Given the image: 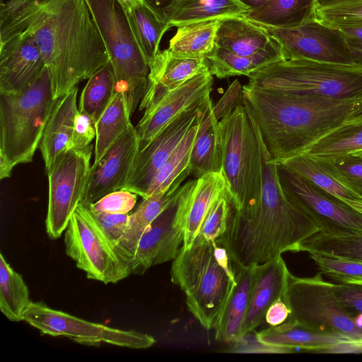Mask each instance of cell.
<instances>
[{"label":"cell","mask_w":362,"mask_h":362,"mask_svg":"<svg viewBox=\"0 0 362 362\" xmlns=\"http://www.w3.org/2000/svg\"><path fill=\"white\" fill-rule=\"evenodd\" d=\"M25 35L37 43L54 98L110 62L86 0H8L0 7V41Z\"/></svg>","instance_id":"cell-1"},{"label":"cell","mask_w":362,"mask_h":362,"mask_svg":"<svg viewBox=\"0 0 362 362\" xmlns=\"http://www.w3.org/2000/svg\"><path fill=\"white\" fill-rule=\"evenodd\" d=\"M261 157V190L256 206L238 213L233 206L227 229L220 243L234 264H259L286 252H300L302 243L320 231L315 222L288 197L255 119ZM233 206V205H232Z\"/></svg>","instance_id":"cell-2"},{"label":"cell","mask_w":362,"mask_h":362,"mask_svg":"<svg viewBox=\"0 0 362 362\" xmlns=\"http://www.w3.org/2000/svg\"><path fill=\"white\" fill-rule=\"evenodd\" d=\"M242 102L276 163L304 153L337 127L362 118V99L335 100L243 86Z\"/></svg>","instance_id":"cell-3"},{"label":"cell","mask_w":362,"mask_h":362,"mask_svg":"<svg viewBox=\"0 0 362 362\" xmlns=\"http://www.w3.org/2000/svg\"><path fill=\"white\" fill-rule=\"evenodd\" d=\"M170 276L185 293L189 313L204 329H214L235 284L234 263L225 246L216 241L181 247Z\"/></svg>","instance_id":"cell-4"},{"label":"cell","mask_w":362,"mask_h":362,"mask_svg":"<svg viewBox=\"0 0 362 362\" xmlns=\"http://www.w3.org/2000/svg\"><path fill=\"white\" fill-rule=\"evenodd\" d=\"M52 85L46 69L26 90L0 93V179L33 160L52 110Z\"/></svg>","instance_id":"cell-5"},{"label":"cell","mask_w":362,"mask_h":362,"mask_svg":"<svg viewBox=\"0 0 362 362\" xmlns=\"http://www.w3.org/2000/svg\"><path fill=\"white\" fill-rule=\"evenodd\" d=\"M221 171L233 209L246 213L257 204L261 157L255 128L243 104L219 121Z\"/></svg>","instance_id":"cell-6"},{"label":"cell","mask_w":362,"mask_h":362,"mask_svg":"<svg viewBox=\"0 0 362 362\" xmlns=\"http://www.w3.org/2000/svg\"><path fill=\"white\" fill-rule=\"evenodd\" d=\"M247 84L335 100L362 99V69L303 59H282L251 74Z\"/></svg>","instance_id":"cell-7"},{"label":"cell","mask_w":362,"mask_h":362,"mask_svg":"<svg viewBox=\"0 0 362 362\" xmlns=\"http://www.w3.org/2000/svg\"><path fill=\"white\" fill-rule=\"evenodd\" d=\"M86 1L107 51L115 77V90L124 95L132 115L146 88L148 64L116 0Z\"/></svg>","instance_id":"cell-8"},{"label":"cell","mask_w":362,"mask_h":362,"mask_svg":"<svg viewBox=\"0 0 362 362\" xmlns=\"http://www.w3.org/2000/svg\"><path fill=\"white\" fill-rule=\"evenodd\" d=\"M322 274L297 277L289 274L285 301L291 313L287 320L353 340L362 339V330L355 326L353 316L337 298L334 284L325 281Z\"/></svg>","instance_id":"cell-9"},{"label":"cell","mask_w":362,"mask_h":362,"mask_svg":"<svg viewBox=\"0 0 362 362\" xmlns=\"http://www.w3.org/2000/svg\"><path fill=\"white\" fill-rule=\"evenodd\" d=\"M66 254L88 279L115 284L132 272L81 203L64 230Z\"/></svg>","instance_id":"cell-10"},{"label":"cell","mask_w":362,"mask_h":362,"mask_svg":"<svg viewBox=\"0 0 362 362\" xmlns=\"http://www.w3.org/2000/svg\"><path fill=\"white\" fill-rule=\"evenodd\" d=\"M23 321L42 334L62 336L89 346L105 343L129 349H145L156 343L154 337L148 334L87 321L40 302L30 303L24 313Z\"/></svg>","instance_id":"cell-11"},{"label":"cell","mask_w":362,"mask_h":362,"mask_svg":"<svg viewBox=\"0 0 362 362\" xmlns=\"http://www.w3.org/2000/svg\"><path fill=\"white\" fill-rule=\"evenodd\" d=\"M93 145L61 153L46 171L49 181L46 231L52 240L61 237L81 203L90 168Z\"/></svg>","instance_id":"cell-12"},{"label":"cell","mask_w":362,"mask_h":362,"mask_svg":"<svg viewBox=\"0 0 362 362\" xmlns=\"http://www.w3.org/2000/svg\"><path fill=\"white\" fill-rule=\"evenodd\" d=\"M278 172L289 199L315 222L320 232L362 233V214L280 163Z\"/></svg>","instance_id":"cell-13"},{"label":"cell","mask_w":362,"mask_h":362,"mask_svg":"<svg viewBox=\"0 0 362 362\" xmlns=\"http://www.w3.org/2000/svg\"><path fill=\"white\" fill-rule=\"evenodd\" d=\"M263 27L279 45L284 59L357 67L342 32L315 16L296 27Z\"/></svg>","instance_id":"cell-14"},{"label":"cell","mask_w":362,"mask_h":362,"mask_svg":"<svg viewBox=\"0 0 362 362\" xmlns=\"http://www.w3.org/2000/svg\"><path fill=\"white\" fill-rule=\"evenodd\" d=\"M209 97L181 112L161 129L144 149L138 151L127 182L122 189L135 193L143 199L146 197L153 177L199 119L203 106Z\"/></svg>","instance_id":"cell-15"},{"label":"cell","mask_w":362,"mask_h":362,"mask_svg":"<svg viewBox=\"0 0 362 362\" xmlns=\"http://www.w3.org/2000/svg\"><path fill=\"white\" fill-rule=\"evenodd\" d=\"M181 186L174 199L147 227L130 262L132 274L142 275L153 266L174 260L183 244V223L178 213Z\"/></svg>","instance_id":"cell-16"},{"label":"cell","mask_w":362,"mask_h":362,"mask_svg":"<svg viewBox=\"0 0 362 362\" xmlns=\"http://www.w3.org/2000/svg\"><path fill=\"white\" fill-rule=\"evenodd\" d=\"M139 151L136 128H129L90 166L81 204L88 206L106 194L124 188Z\"/></svg>","instance_id":"cell-17"},{"label":"cell","mask_w":362,"mask_h":362,"mask_svg":"<svg viewBox=\"0 0 362 362\" xmlns=\"http://www.w3.org/2000/svg\"><path fill=\"white\" fill-rule=\"evenodd\" d=\"M213 75L210 70L191 78L163 97L151 109L144 111L135 127L139 139V151L181 112L193 104L210 96Z\"/></svg>","instance_id":"cell-18"},{"label":"cell","mask_w":362,"mask_h":362,"mask_svg":"<svg viewBox=\"0 0 362 362\" xmlns=\"http://www.w3.org/2000/svg\"><path fill=\"white\" fill-rule=\"evenodd\" d=\"M46 69L42 53L31 37L17 35L0 41V93L24 91Z\"/></svg>","instance_id":"cell-19"},{"label":"cell","mask_w":362,"mask_h":362,"mask_svg":"<svg viewBox=\"0 0 362 362\" xmlns=\"http://www.w3.org/2000/svg\"><path fill=\"white\" fill-rule=\"evenodd\" d=\"M148 66L147 86L139 105L144 111L191 78L210 70L206 58L181 57L168 49L160 51Z\"/></svg>","instance_id":"cell-20"},{"label":"cell","mask_w":362,"mask_h":362,"mask_svg":"<svg viewBox=\"0 0 362 362\" xmlns=\"http://www.w3.org/2000/svg\"><path fill=\"white\" fill-rule=\"evenodd\" d=\"M225 189L226 180L221 170L193 179L181 186L178 212L183 223L182 248L192 247L211 206Z\"/></svg>","instance_id":"cell-21"},{"label":"cell","mask_w":362,"mask_h":362,"mask_svg":"<svg viewBox=\"0 0 362 362\" xmlns=\"http://www.w3.org/2000/svg\"><path fill=\"white\" fill-rule=\"evenodd\" d=\"M290 273L281 255L254 265V284L241 335L252 332L266 322V313L275 300H285Z\"/></svg>","instance_id":"cell-22"},{"label":"cell","mask_w":362,"mask_h":362,"mask_svg":"<svg viewBox=\"0 0 362 362\" xmlns=\"http://www.w3.org/2000/svg\"><path fill=\"white\" fill-rule=\"evenodd\" d=\"M216 46L245 57L281 51L278 43L263 26L250 21L245 16L221 21Z\"/></svg>","instance_id":"cell-23"},{"label":"cell","mask_w":362,"mask_h":362,"mask_svg":"<svg viewBox=\"0 0 362 362\" xmlns=\"http://www.w3.org/2000/svg\"><path fill=\"white\" fill-rule=\"evenodd\" d=\"M77 93L76 86L55 100L39 146L46 171L57 157L69 148L78 112Z\"/></svg>","instance_id":"cell-24"},{"label":"cell","mask_w":362,"mask_h":362,"mask_svg":"<svg viewBox=\"0 0 362 362\" xmlns=\"http://www.w3.org/2000/svg\"><path fill=\"white\" fill-rule=\"evenodd\" d=\"M189 175V168L180 175L168 190L143 199L135 211L129 215L124 234L116 249L119 257L129 269L131 260L141 235L153 221L174 199L178 193L180 184Z\"/></svg>","instance_id":"cell-25"},{"label":"cell","mask_w":362,"mask_h":362,"mask_svg":"<svg viewBox=\"0 0 362 362\" xmlns=\"http://www.w3.org/2000/svg\"><path fill=\"white\" fill-rule=\"evenodd\" d=\"M219 121L209 97L202 110L198 130L190 153V175L196 178L221 170Z\"/></svg>","instance_id":"cell-26"},{"label":"cell","mask_w":362,"mask_h":362,"mask_svg":"<svg viewBox=\"0 0 362 362\" xmlns=\"http://www.w3.org/2000/svg\"><path fill=\"white\" fill-rule=\"evenodd\" d=\"M254 265L234 264L235 284L215 327V339L234 342L241 336L254 284Z\"/></svg>","instance_id":"cell-27"},{"label":"cell","mask_w":362,"mask_h":362,"mask_svg":"<svg viewBox=\"0 0 362 362\" xmlns=\"http://www.w3.org/2000/svg\"><path fill=\"white\" fill-rule=\"evenodd\" d=\"M256 338L261 343L287 349L290 353L296 349L317 353L325 346L351 339L342 335L317 331L292 320L269 326L258 332Z\"/></svg>","instance_id":"cell-28"},{"label":"cell","mask_w":362,"mask_h":362,"mask_svg":"<svg viewBox=\"0 0 362 362\" xmlns=\"http://www.w3.org/2000/svg\"><path fill=\"white\" fill-rule=\"evenodd\" d=\"M250 9L239 0H172L163 11L170 26L245 15Z\"/></svg>","instance_id":"cell-29"},{"label":"cell","mask_w":362,"mask_h":362,"mask_svg":"<svg viewBox=\"0 0 362 362\" xmlns=\"http://www.w3.org/2000/svg\"><path fill=\"white\" fill-rule=\"evenodd\" d=\"M124 12L137 46L149 65L160 52L161 39L171 26L163 15L146 2Z\"/></svg>","instance_id":"cell-30"},{"label":"cell","mask_w":362,"mask_h":362,"mask_svg":"<svg viewBox=\"0 0 362 362\" xmlns=\"http://www.w3.org/2000/svg\"><path fill=\"white\" fill-rule=\"evenodd\" d=\"M316 6L317 0H269L244 16L260 25L288 28L315 16Z\"/></svg>","instance_id":"cell-31"},{"label":"cell","mask_w":362,"mask_h":362,"mask_svg":"<svg viewBox=\"0 0 362 362\" xmlns=\"http://www.w3.org/2000/svg\"><path fill=\"white\" fill-rule=\"evenodd\" d=\"M221 21L215 19L177 27L168 49L181 57L206 58L215 47Z\"/></svg>","instance_id":"cell-32"},{"label":"cell","mask_w":362,"mask_h":362,"mask_svg":"<svg viewBox=\"0 0 362 362\" xmlns=\"http://www.w3.org/2000/svg\"><path fill=\"white\" fill-rule=\"evenodd\" d=\"M206 59L212 75L218 78H226L235 76L248 77L259 69L284 59V57L281 51L245 57L215 45Z\"/></svg>","instance_id":"cell-33"},{"label":"cell","mask_w":362,"mask_h":362,"mask_svg":"<svg viewBox=\"0 0 362 362\" xmlns=\"http://www.w3.org/2000/svg\"><path fill=\"white\" fill-rule=\"evenodd\" d=\"M124 95L116 91L111 102L96 122L94 162L100 160L108 148L132 124Z\"/></svg>","instance_id":"cell-34"},{"label":"cell","mask_w":362,"mask_h":362,"mask_svg":"<svg viewBox=\"0 0 362 362\" xmlns=\"http://www.w3.org/2000/svg\"><path fill=\"white\" fill-rule=\"evenodd\" d=\"M362 151V118L349 121L313 143L304 153L315 158H334Z\"/></svg>","instance_id":"cell-35"},{"label":"cell","mask_w":362,"mask_h":362,"mask_svg":"<svg viewBox=\"0 0 362 362\" xmlns=\"http://www.w3.org/2000/svg\"><path fill=\"white\" fill-rule=\"evenodd\" d=\"M29 290L22 276L0 253V310L12 322L23 321L30 303Z\"/></svg>","instance_id":"cell-36"},{"label":"cell","mask_w":362,"mask_h":362,"mask_svg":"<svg viewBox=\"0 0 362 362\" xmlns=\"http://www.w3.org/2000/svg\"><path fill=\"white\" fill-rule=\"evenodd\" d=\"M341 199H361L338 181L315 157L305 153L279 163Z\"/></svg>","instance_id":"cell-37"},{"label":"cell","mask_w":362,"mask_h":362,"mask_svg":"<svg viewBox=\"0 0 362 362\" xmlns=\"http://www.w3.org/2000/svg\"><path fill=\"white\" fill-rule=\"evenodd\" d=\"M115 77L109 62L95 72L84 86L79 102V111L87 114L96 123L111 102L115 90Z\"/></svg>","instance_id":"cell-38"},{"label":"cell","mask_w":362,"mask_h":362,"mask_svg":"<svg viewBox=\"0 0 362 362\" xmlns=\"http://www.w3.org/2000/svg\"><path fill=\"white\" fill-rule=\"evenodd\" d=\"M199 122V118L158 170L149 185L146 198L168 190L173 182L189 168L190 153L198 130Z\"/></svg>","instance_id":"cell-39"},{"label":"cell","mask_w":362,"mask_h":362,"mask_svg":"<svg viewBox=\"0 0 362 362\" xmlns=\"http://www.w3.org/2000/svg\"><path fill=\"white\" fill-rule=\"evenodd\" d=\"M301 251L362 262V233L332 235L319 231L302 243Z\"/></svg>","instance_id":"cell-40"},{"label":"cell","mask_w":362,"mask_h":362,"mask_svg":"<svg viewBox=\"0 0 362 362\" xmlns=\"http://www.w3.org/2000/svg\"><path fill=\"white\" fill-rule=\"evenodd\" d=\"M231 211L232 202L225 189L211 206L194 243L220 240L227 229Z\"/></svg>","instance_id":"cell-41"},{"label":"cell","mask_w":362,"mask_h":362,"mask_svg":"<svg viewBox=\"0 0 362 362\" xmlns=\"http://www.w3.org/2000/svg\"><path fill=\"white\" fill-rule=\"evenodd\" d=\"M316 158L338 181L362 199V158L353 154Z\"/></svg>","instance_id":"cell-42"},{"label":"cell","mask_w":362,"mask_h":362,"mask_svg":"<svg viewBox=\"0 0 362 362\" xmlns=\"http://www.w3.org/2000/svg\"><path fill=\"white\" fill-rule=\"evenodd\" d=\"M315 16L332 26H362V0H337L317 6Z\"/></svg>","instance_id":"cell-43"},{"label":"cell","mask_w":362,"mask_h":362,"mask_svg":"<svg viewBox=\"0 0 362 362\" xmlns=\"http://www.w3.org/2000/svg\"><path fill=\"white\" fill-rule=\"evenodd\" d=\"M322 274L338 283L362 280V262L317 252H308Z\"/></svg>","instance_id":"cell-44"},{"label":"cell","mask_w":362,"mask_h":362,"mask_svg":"<svg viewBox=\"0 0 362 362\" xmlns=\"http://www.w3.org/2000/svg\"><path fill=\"white\" fill-rule=\"evenodd\" d=\"M81 204L86 214L96 224L116 250L127 228L129 214L96 213L90 211L82 204Z\"/></svg>","instance_id":"cell-45"},{"label":"cell","mask_w":362,"mask_h":362,"mask_svg":"<svg viewBox=\"0 0 362 362\" xmlns=\"http://www.w3.org/2000/svg\"><path fill=\"white\" fill-rule=\"evenodd\" d=\"M137 194L125 189L110 192L97 202L85 206L96 213L128 214L135 206Z\"/></svg>","instance_id":"cell-46"},{"label":"cell","mask_w":362,"mask_h":362,"mask_svg":"<svg viewBox=\"0 0 362 362\" xmlns=\"http://www.w3.org/2000/svg\"><path fill=\"white\" fill-rule=\"evenodd\" d=\"M334 291L340 303L353 317L358 313H362V284H334Z\"/></svg>","instance_id":"cell-47"},{"label":"cell","mask_w":362,"mask_h":362,"mask_svg":"<svg viewBox=\"0 0 362 362\" xmlns=\"http://www.w3.org/2000/svg\"><path fill=\"white\" fill-rule=\"evenodd\" d=\"M95 127L92 119L81 111L76 116L72 137L69 148H82L91 144L95 138Z\"/></svg>","instance_id":"cell-48"},{"label":"cell","mask_w":362,"mask_h":362,"mask_svg":"<svg viewBox=\"0 0 362 362\" xmlns=\"http://www.w3.org/2000/svg\"><path fill=\"white\" fill-rule=\"evenodd\" d=\"M242 90L243 86L238 80H235L231 83L219 103L214 105V113L219 120L239 105H237V102L243 98Z\"/></svg>","instance_id":"cell-49"},{"label":"cell","mask_w":362,"mask_h":362,"mask_svg":"<svg viewBox=\"0 0 362 362\" xmlns=\"http://www.w3.org/2000/svg\"><path fill=\"white\" fill-rule=\"evenodd\" d=\"M337 28L342 32L356 66L362 69V26H342Z\"/></svg>","instance_id":"cell-50"},{"label":"cell","mask_w":362,"mask_h":362,"mask_svg":"<svg viewBox=\"0 0 362 362\" xmlns=\"http://www.w3.org/2000/svg\"><path fill=\"white\" fill-rule=\"evenodd\" d=\"M291 313L288 304L282 298L275 300L266 313V322L270 326H277L285 322Z\"/></svg>","instance_id":"cell-51"},{"label":"cell","mask_w":362,"mask_h":362,"mask_svg":"<svg viewBox=\"0 0 362 362\" xmlns=\"http://www.w3.org/2000/svg\"><path fill=\"white\" fill-rule=\"evenodd\" d=\"M147 0H116L124 11H131L144 4Z\"/></svg>","instance_id":"cell-52"},{"label":"cell","mask_w":362,"mask_h":362,"mask_svg":"<svg viewBox=\"0 0 362 362\" xmlns=\"http://www.w3.org/2000/svg\"><path fill=\"white\" fill-rule=\"evenodd\" d=\"M171 1L172 0H147L146 3L156 11L163 15V11L170 4Z\"/></svg>","instance_id":"cell-53"},{"label":"cell","mask_w":362,"mask_h":362,"mask_svg":"<svg viewBox=\"0 0 362 362\" xmlns=\"http://www.w3.org/2000/svg\"><path fill=\"white\" fill-rule=\"evenodd\" d=\"M250 10H254L266 4L269 0H239Z\"/></svg>","instance_id":"cell-54"},{"label":"cell","mask_w":362,"mask_h":362,"mask_svg":"<svg viewBox=\"0 0 362 362\" xmlns=\"http://www.w3.org/2000/svg\"><path fill=\"white\" fill-rule=\"evenodd\" d=\"M349 206L352 207L354 209L362 214V199H356V200H349V199H341Z\"/></svg>","instance_id":"cell-55"},{"label":"cell","mask_w":362,"mask_h":362,"mask_svg":"<svg viewBox=\"0 0 362 362\" xmlns=\"http://www.w3.org/2000/svg\"><path fill=\"white\" fill-rule=\"evenodd\" d=\"M337 0H317V6H322Z\"/></svg>","instance_id":"cell-56"},{"label":"cell","mask_w":362,"mask_h":362,"mask_svg":"<svg viewBox=\"0 0 362 362\" xmlns=\"http://www.w3.org/2000/svg\"><path fill=\"white\" fill-rule=\"evenodd\" d=\"M351 154H353L354 156H356L362 158V151H357V152H355V153H351Z\"/></svg>","instance_id":"cell-57"},{"label":"cell","mask_w":362,"mask_h":362,"mask_svg":"<svg viewBox=\"0 0 362 362\" xmlns=\"http://www.w3.org/2000/svg\"><path fill=\"white\" fill-rule=\"evenodd\" d=\"M345 283H354V284H362V280H360V281H348V282H345Z\"/></svg>","instance_id":"cell-58"}]
</instances>
